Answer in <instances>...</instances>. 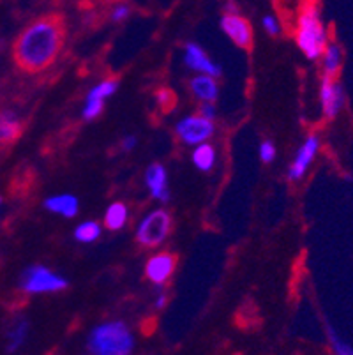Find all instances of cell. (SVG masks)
Segmentation results:
<instances>
[{
    "mask_svg": "<svg viewBox=\"0 0 353 355\" xmlns=\"http://www.w3.org/2000/svg\"><path fill=\"white\" fill-rule=\"evenodd\" d=\"M164 306H166V293L161 292L155 299V308H164Z\"/></svg>",
    "mask_w": 353,
    "mask_h": 355,
    "instance_id": "28",
    "label": "cell"
},
{
    "mask_svg": "<svg viewBox=\"0 0 353 355\" xmlns=\"http://www.w3.org/2000/svg\"><path fill=\"white\" fill-rule=\"evenodd\" d=\"M322 73L323 78L336 80L343 67V50L338 43H329L322 53Z\"/></svg>",
    "mask_w": 353,
    "mask_h": 355,
    "instance_id": "16",
    "label": "cell"
},
{
    "mask_svg": "<svg viewBox=\"0 0 353 355\" xmlns=\"http://www.w3.org/2000/svg\"><path fill=\"white\" fill-rule=\"evenodd\" d=\"M216 106H214V103H202V108H200V115L205 119H209V121H214L216 119Z\"/></svg>",
    "mask_w": 353,
    "mask_h": 355,
    "instance_id": "26",
    "label": "cell"
},
{
    "mask_svg": "<svg viewBox=\"0 0 353 355\" xmlns=\"http://www.w3.org/2000/svg\"><path fill=\"white\" fill-rule=\"evenodd\" d=\"M216 131V125H214V121H209V119L202 117V115H191V117H184L182 121L177 124L175 128V133L179 137V140L186 145H196L205 144L210 137Z\"/></svg>",
    "mask_w": 353,
    "mask_h": 355,
    "instance_id": "6",
    "label": "cell"
},
{
    "mask_svg": "<svg viewBox=\"0 0 353 355\" xmlns=\"http://www.w3.org/2000/svg\"><path fill=\"white\" fill-rule=\"evenodd\" d=\"M87 348L90 355H131L135 336L122 320L105 322L90 331Z\"/></svg>",
    "mask_w": 353,
    "mask_h": 355,
    "instance_id": "2",
    "label": "cell"
},
{
    "mask_svg": "<svg viewBox=\"0 0 353 355\" xmlns=\"http://www.w3.org/2000/svg\"><path fill=\"white\" fill-rule=\"evenodd\" d=\"M173 219L171 214L164 209H155L148 212L136 230V242L144 248H157L161 246L166 237L170 235Z\"/></svg>",
    "mask_w": 353,
    "mask_h": 355,
    "instance_id": "5",
    "label": "cell"
},
{
    "mask_svg": "<svg viewBox=\"0 0 353 355\" xmlns=\"http://www.w3.org/2000/svg\"><path fill=\"white\" fill-rule=\"evenodd\" d=\"M191 90L194 98H198L202 103H216L219 96V87L216 78L209 74H198L191 80Z\"/></svg>",
    "mask_w": 353,
    "mask_h": 355,
    "instance_id": "17",
    "label": "cell"
},
{
    "mask_svg": "<svg viewBox=\"0 0 353 355\" xmlns=\"http://www.w3.org/2000/svg\"><path fill=\"white\" fill-rule=\"evenodd\" d=\"M193 163L200 172H210L216 164V150L210 144H200L193 150Z\"/></svg>",
    "mask_w": 353,
    "mask_h": 355,
    "instance_id": "20",
    "label": "cell"
},
{
    "mask_svg": "<svg viewBox=\"0 0 353 355\" xmlns=\"http://www.w3.org/2000/svg\"><path fill=\"white\" fill-rule=\"evenodd\" d=\"M260 159L264 161V163H272V161L276 159V145L272 144L270 140H265L260 144Z\"/></svg>",
    "mask_w": 353,
    "mask_h": 355,
    "instance_id": "24",
    "label": "cell"
},
{
    "mask_svg": "<svg viewBox=\"0 0 353 355\" xmlns=\"http://www.w3.org/2000/svg\"><path fill=\"white\" fill-rule=\"evenodd\" d=\"M129 15H131V6L121 2V4H117L115 8L112 9V12H110V20H112L113 24H121V21L128 20Z\"/></svg>",
    "mask_w": 353,
    "mask_h": 355,
    "instance_id": "23",
    "label": "cell"
},
{
    "mask_svg": "<svg viewBox=\"0 0 353 355\" xmlns=\"http://www.w3.org/2000/svg\"><path fill=\"white\" fill-rule=\"evenodd\" d=\"M346 103L345 89L338 80L322 78L320 83V105H322V114L327 121H334L343 112Z\"/></svg>",
    "mask_w": 353,
    "mask_h": 355,
    "instance_id": "8",
    "label": "cell"
},
{
    "mask_svg": "<svg viewBox=\"0 0 353 355\" xmlns=\"http://www.w3.org/2000/svg\"><path fill=\"white\" fill-rule=\"evenodd\" d=\"M175 269H177V257L170 251H161V253L152 254L147 260L145 266V277L154 285L163 286L170 282V277L173 276Z\"/></svg>",
    "mask_w": 353,
    "mask_h": 355,
    "instance_id": "10",
    "label": "cell"
},
{
    "mask_svg": "<svg viewBox=\"0 0 353 355\" xmlns=\"http://www.w3.org/2000/svg\"><path fill=\"white\" fill-rule=\"evenodd\" d=\"M129 218L128 205L124 202H113L105 214V227L110 232H119L126 227Z\"/></svg>",
    "mask_w": 353,
    "mask_h": 355,
    "instance_id": "19",
    "label": "cell"
},
{
    "mask_svg": "<svg viewBox=\"0 0 353 355\" xmlns=\"http://www.w3.org/2000/svg\"><path fill=\"white\" fill-rule=\"evenodd\" d=\"M67 279L44 266H31L19 276V290L24 293H51L67 288Z\"/></svg>",
    "mask_w": 353,
    "mask_h": 355,
    "instance_id": "4",
    "label": "cell"
},
{
    "mask_svg": "<svg viewBox=\"0 0 353 355\" xmlns=\"http://www.w3.org/2000/svg\"><path fill=\"white\" fill-rule=\"evenodd\" d=\"M44 209L64 218H74L78 214L80 203L73 195H55L44 200Z\"/></svg>",
    "mask_w": 353,
    "mask_h": 355,
    "instance_id": "18",
    "label": "cell"
},
{
    "mask_svg": "<svg viewBox=\"0 0 353 355\" xmlns=\"http://www.w3.org/2000/svg\"><path fill=\"white\" fill-rule=\"evenodd\" d=\"M221 28L235 46L241 50L251 51L255 46V34L249 20H246L241 15H223Z\"/></svg>",
    "mask_w": 353,
    "mask_h": 355,
    "instance_id": "9",
    "label": "cell"
},
{
    "mask_svg": "<svg viewBox=\"0 0 353 355\" xmlns=\"http://www.w3.org/2000/svg\"><path fill=\"white\" fill-rule=\"evenodd\" d=\"M264 28L265 32H267L268 35H272V37H277V35L281 34V24L279 20H277L276 16H270L267 15L264 18Z\"/></svg>",
    "mask_w": 353,
    "mask_h": 355,
    "instance_id": "25",
    "label": "cell"
},
{
    "mask_svg": "<svg viewBox=\"0 0 353 355\" xmlns=\"http://www.w3.org/2000/svg\"><path fill=\"white\" fill-rule=\"evenodd\" d=\"M295 41L304 55L309 60H318L322 57L329 41V32L322 20L320 9L315 4H307L297 18Z\"/></svg>",
    "mask_w": 353,
    "mask_h": 355,
    "instance_id": "3",
    "label": "cell"
},
{
    "mask_svg": "<svg viewBox=\"0 0 353 355\" xmlns=\"http://www.w3.org/2000/svg\"><path fill=\"white\" fill-rule=\"evenodd\" d=\"M145 182L150 191V195L161 203H166L170 200V189H168V172L161 163H154L148 166L145 173Z\"/></svg>",
    "mask_w": 353,
    "mask_h": 355,
    "instance_id": "13",
    "label": "cell"
},
{
    "mask_svg": "<svg viewBox=\"0 0 353 355\" xmlns=\"http://www.w3.org/2000/svg\"><path fill=\"white\" fill-rule=\"evenodd\" d=\"M6 352L8 354H16L19 348L24 347L28 338V322L24 316H18L6 329Z\"/></svg>",
    "mask_w": 353,
    "mask_h": 355,
    "instance_id": "14",
    "label": "cell"
},
{
    "mask_svg": "<svg viewBox=\"0 0 353 355\" xmlns=\"http://www.w3.org/2000/svg\"><path fill=\"white\" fill-rule=\"evenodd\" d=\"M99 235H101V227L96 221H83L74 230V239L78 242H83V244H92L99 239Z\"/></svg>",
    "mask_w": 353,
    "mask_h": 355,
    "instance_id": "22",
    "label": "cell"
},
{
    "mask_svg": "<svg viewBox=\"0 0 353 355\" xmlns=\"http://www.w3.org/2000/svg\"><path fill=\"white\" fill-rule=\"evenodd\" d=\"M0 94H2V87H0Z\"/></svg>",
    "mask_w": 353,
    "mask_h": 355,
    "instance_id": "31",
    "label": "cell"
},
{
    "mask_svg": "<svg viewBox=\"0 0 353 355\" xmlns=\"http://www.w3.org/2000/svg\"><path fill=\"white\" fill-rule=\"evenodd\" d=\"M327 332V341H329V347L334 355H353V347L346 340H343L339 332L334 327H330L329 324L325 325Z\"/></svg>",
    "mask_w": 353,
    "mask_h": 355,
    "instance_id": "21",
    "label": "cell"
},
{
    "mask_svg": "<svg viewBox=\"0 0 353 355\" xmlns=\"http://www.w3.org/2000/svg\"><path fill=\"white\" fill-rule=\"evenodd\" d=\"M135 147H136V137H132V135H129V137H126L124 140H122V150H126V153L132 150Z\"/></svg>",
    "mask_w": 353,
    "mask_h": 355,
    "instance_id": "27",
    "label": "cell"
},
{
    "mask_svg": "<svg viewBox=\"0 0 353 355\" xmlns=\"http://www.w3.org/2000/svg\"><path fill=\"white\" fill-rule=\"evenodd\" d=\"M24 131L21 119L12 110H0V145L16 141Z\"/></svg>",
    "mask_w": 353,
    "mask_h": 355,
    "instance_id": "15",
    "label": "cell"
},
{
    "mask_svg": "<svg viewBox=\"0 0 353 355\" xmlns=\"http://www.w3.org/2000/svg\"><path fill=\"white\" fill-rule=\"evenodd\" d=\"M184 62L193 71H198L200 74H209L212 78H218L221 74V67L210 59L202 46L196 43H187L186 51H184Z\"/></svg>",
    "mask_w": 353,
    "mask_h": 355,
    "instance_id": "12",
    "label": "cell"
},
{
    "mask_svg": "<svg viewBox=\"0 0 353 355\" xmlns=\"http://www.w3.org/2000/svg\"><path fill=\"white\" fill-rule=\"evenodd\" d=\"M66 43V20L58 12L39 16L16 37L12 59L25 73H41L53 66Z\"/></svg>",
    "mask_w": 353,
    "mask_h": 355,
    "instance_id": "1",
    "label": "cell"
},
{
    "mask_svg": "<svg viewBox=\"0 0 353 355\" xmlns=\"http://www.w3.org/2000/svg\"><path fill=\"white\" fill-rule=\"evenodd\" d=\"M117 89H119V82L117 80H103V82L97 83L90 90L89 96H87L82 117L85 121H94V119L99 117L103 114V110H105V101L115 94Z\"/></svg>",
    "mask_w": 353,
    "mask_h": 355,
    "instance_id": "11",
    "label": "cell"
},
{
    "mask_svg": "<svg viewBox=\"0 0 353 355\" xmlns=\"http://www.w3.org/2000/svg\"><path fill=\"white\" fill-rule=\"evenodd\" d=\"M2 207H4V202H2V198H0V214H2Z\"/></svg>",
    "mask_w": 353,
    "mask_h": 355,
    "instance_id": "30",
    "label": "cell"
},
{
    "mask_svg": "<svg viewBox=\"0 0 353 355\" xmlns=\"http://www.w3.org/2000/svg\"><path fill=\"white\" fill-rule=\"evenodd\" d=\"M82 4H92V2H96V0H80Z\"/></svg>",
    "mask_w": 353,
    "mask_h": 355,
    "instance_id": "29",
    "label": "cell"
},
{
    "mask_svg": "<svg viewBox=\"0 0 353 355\" xmlns=\"http://www.w3.org/2000/svg\"><path fill=\"white\" fill-rule=\"evenodd\" d=\"M320 148H322V140H320L318 135H309V137L300 144L295 157H293L290 168H288V179L295 180V182L297 180L304 179L307 170H309L311 164H313V161L318 156Z\"/></svg>",
    "mask_w": 353,
    "mask_h": 355,
    "instance_id": "7",
    "label": "cell"
}]
</instances>
